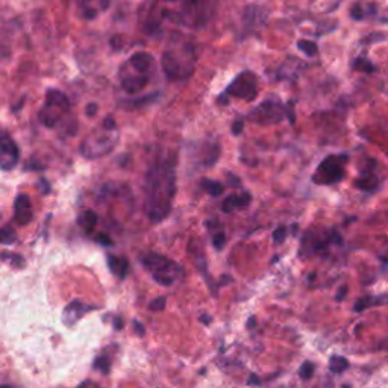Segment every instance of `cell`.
Instances as JSON below:
<instances>
[{
    "label": "cell",
    "mask_w": 388,
    "mask_h": 388,
    "mask_svg": "<svg viewBox=\"0 0 388 388\" xmlns=\"http://www.w3.org/2000/svg\"><path fill=\"white\" fill-rule=\"evenodd\" d=\"M2 388H11V387H8V385H4V387H2Z\"/></svg>",
    "instance_id": "cell-44"
},
{
    "label": "cell",
    "mask_w": 388,
    "mask_h": 388,
    "mask_svg": "<svg viewBox=\"0 0 388 388\" xmlns=\"http://www.w3.org/2000/svg\"><path fill=\"white\" fill-rule=\"evenodd\" d=\"M165 297L161 296V297H156V299H154L151 302V305H149V308H151L152 311H163L165 308Z\"/></svg>",
    "instance_id": "cell-26"
},
{
    "label": "cell",
    "mask_w": 388,
    "mask_h": 388,
    "mask_svg": "<svg viewBox=\"0 0 388 388\" xmlns=\"http://www.w3.org/2000/svg\"><path fill=\"white\" fill-rule=\"evenodd\" d=\"M349 161L347 155H331L325 158L317 167V172L313 176V181L320 185H331L340 182L344 177V165Z\"/></svg>",
    "instance_id": "cell-3"
},
{
    "label": "cell",
    "mask_w": 388,
    "mask_h": 388,
    "mask_svg": "<svg viewBox=\"0 0 388 388\" xmlns=\"http://www.w3.org/2000/svg\"><path fill=\"white\" fill-rule=\"evenodd\" d=\"M2 258H4V260L5 261H11V263H14L17 267H22L23 264H25V260H23V258L22 256H18V255H11V254H2Z\"/></svg>",
    "instance_id": "cell-29"
},
{
    "label": "cell",
    "mask_w": 388,
    "mask_h": 388,
    "mask_svg": "<svg viewBox=\"0 0 388 388\" xmlns=\"http://www.w3.org/2000/svg\"><path fill=\"white\" fill-rule=\"evenodd\" d=\"M18 156H20L18 147L13 142V138L9 137L6 132H4L2 140H0V158H2V161H0V167H2V170L8 172V170H11L13 167H15L18 163Z\"/></svg>",
    "instance_id": "cell-5"
},
{
    "label": "cell",
    "mask_w": 388,
    "mask_h": 388,
    "mask_svg": "<svg viewBox=\"0 0 388 388\" xmlns=\"http://www.w3.org/2000/svg\"><path fill=\"white\" fill-rule=\"evenodd\" d=\"M161 67L165 73V76L168 79H172V81H177V79H182L184 76H188L184 68L181 65V61H179L177 56L170 52V51H165L161 56Z\"/></svg>",
    "instance_id": "cell-8"
},
{
    "label": "cell",
    "mask_w": 388,
    "mask_h": 388,
    "mask_svg": "<svg viewBox=\"0 0 388 388\" xmlns=\"http://www.w3.org/2000/svg\"><path fill=\"white\" fill-rule=\"evenodd\" d=\"M251 199L252 197L249 193H243L242 196L231 194L223 201L222 210H223V213H232L234 210H237V208H246L249 205V202H251Z\"/></svg>",
    "instance_id": "cell-11"
},
{
    "label": "cell",
    "mask_w": 388,
    "mask_h": 388,
    "mask_svg": "<svg viewBox=\"0 0 388 388\" xmlns=\"http://www.w3.org/2000/svg\"><path fill=\"white\" fill-rule=\"evenodd\" d=\"M94 367L101 370L104 375H108V372H109V363L106 358H97V360L94 361Z\"/></svg>",
    "instance_id": "cell-28"
},
{
    "label": "cell",
    "mask_w": 388,
    "mask_h": 388,
    "mask_svg": "<svg viewBox=\"0 0 388 388\" xmlns=\"http://www.w3.org/2000/svg\"><path fill=\"white\" fill-rule=\"evenodd\" d=\"M243 127H244V122H243V120H237V122L232 125V132H234V135H240L242 131H243Z\"/></svg>",
    "instance_id": "cell-36"
},
{
    "label": "cell",
    "mask_w": 388,
    "mask_h": 388,
    "mask_svg": "<svg viewBox=\"0 0 388 388\" xmlns=\"http://www.w3.org/2000/svg\"><path fill=\"white\" fill-rule=\"evenodd\" d=\"M351 15H352L355 20H361V18L364 17V14H363V11H361V6H360V5H355V6L352 8Z\"/></svg>",
    "instance_id": "cell-35"
},
{
    "label": "cell",
    "mask_w": 388,
    "mask_h": 388,
    "mask_svg": "<svg viewBox=\"0 0 388 388\" xmlns=\"http://www.w3.org/2000/svg\"><path fill=\"white\" fill-rule=\"evenodd\" d=\"M355 185L363 192H373L375 188L380 185V182H377V177L375 175L364 173L360 179H356Z\"/></svg>",
    "instance_id": "cell-19"
},
{
    "label": "cell",
    "mask_w": 388,
    "mask_h": 388,
    "mask_svg": "<svg viewBox=\"0 0 388 388\" xmlns=\"http://www.w3.org/2000/svg\"><path fill=\"white\" fill-rule=\"evenodd\" d=\"M297 47L308 56H314L318 52L317 44L314 42H310V39H299V42H297Z\"/></svg>",
    "instance_id": "cell-22"
},
{
    "label": "cell",
    "mask_w": 388,
    "mask_h": 388,
    "mask_svg": "<svg viewBox=\"0 0 388 388\" xmlns=\"http://www.w3.org/2000/svg\"><path fill=\"white\" fill-rule=\"evenodd\" d=\"M17 240L15 231L11 230V226H5L2 230V243L4 244H13Z\"/></svg>",
    "instance_id": "cell-23"
},
{
    "label": "cell",
    "mask_w": 388,
    "mask_h": 388,
    "mask_svg": "<svg viewBox=\"0 0 388 388\" xmlns=\"http://www.w3.org/2000/svg\"><path fill=\"white\" fill-rule=\"evenodd\" d=\"M132 326H134V331L137 332L138 337H143V335L146 334L144 326H143L140 322H138V320H134V322H132Z\"/></svg>",
    "instance_id": "cell-34"
},
{
    "label": "cell",
    "mask_w": 388,
    "mask_h": 388,
    "mask_svg": "<svg viewBox=\"0 0 388 388\" xmlns=\"http://www.w3.org/2000/svg\"><path fill=\"white\" fill-rule=\"evenodd\" d=\"M225 242H226V235L223 232H218L213 237V244L215 249H218V251H220V249H223L225 246Z\"/></svg>",
    "instance_id": "cell-30"
},
{
    "label": "cell",
    "mask_w": 388,
    "mask_h": 388,
    "mask_svg": "<svg viewBox=\"0 0 388 388\" xmlns=\"http://www.w3.org/2000/svg\"><path fill=\"white\" fill-rule=\"evenodd\" d=\"M38 118L39 122H42L46 127H55L59 122V118H61V114L55 113V108H47L44 106L42 111L38 113Z\"/></svg>",
    "instance_id": "cell-17"
},
{
    "label": "cell",
    "mask_w": 388,
    "mask_h": 388,
    "mask_svg": "<svg viewBox=\"0 0 388 388\" xmlns=\"http://www.w3.org/2000/svg\"><path fill=\"white\" fill-rule=\"evenodd\" d=\"M96 242L101 243L102 246H113L114 244L111 238H109V235H106V234H97Z\"/></svg>",
    "instance_id": "cell-31"
},
{
    "label": "cell",
    "mask_w": 388,
    "mask_h": 388,
    "mask_svg": "<svg viewBox=\"0 0 388 388\" xmlns=\"http://www.w3.org/2000/svg\"><path fill=\"white\" fill-rule=\"evenodd\" d=\"M176 190L175 158L156 161L146 176L147 214L152 222H161L170 213Z\"/></svg>",
    "instance_id": "cell-1"
},
{
    "label": "cell",
    "mask_w": 388,
    "mask_h": 388,
    "mask_svg": "<svg viewBox=\"0 0 388 388\" xmlns=\"http://www.w3.org/2000/svg\"><path fill=\"white\" fill-rule=\"evenodd\" d=\"M77 223H79V226L84 227L85 232L89 234L94 230V226L97 225V214L92 210H85L77 215Z\"/></svg>",
    "instance_id": "cell-18"
},
{
    "label": "cell",
    "mask_w": 388,
    "mask_h": 388,
    "mask_svg": "<svg viewBox=\"0 0 388 388\" xmlns=\"http://www.w3.org/2000/svg\"><path fill=\"white\" fill-rule=\"evenodd\" d=\"M265 20V11L263 8L251 5L244 9V22L247 26H254L255 25H261Z\"/></svg>",
    "instance_id": "cell-14"
},
{
    "label": "cell",
    "mask_w": 388,
    "mask_h": 388,
    "mask_svg": "<svg viewBox=\"0 0 388 388\" xmlns=\"http://www.w3.org/2000/svg\"><path fill=\"white\" fill-rule=\"evenodd\" d=\"M129 61H131L132 67L135 68L137 72H140V73H146L149 68H151L152 63H154V58L146 54V52H135L131 59H129Z\"/></svg>",
    "instance_id": "cell-15"
},
{
    "label": "cell",
    "mask_w": 388,
    "mask_h": 388,
    "mask_svg": "<svg viewBox=\"0 0 388 388\" xmlns=\"http://www.w3.org/2000/svg\"><path fill=\"white\" fill-rule=\"evenodd\" d=\"M142 264L152 273L155 282L168 287L184 275L182 267L172 261L170 258L159 254H144L142 255Z\"/></svg>",
    "instance_id": "cell-2"
},
{
    "label": "cell",
    "mask_w": 388,
    "mask_h": 388,
    "mask_svg": "<svg viewBox=\"0 0 388 388\" xmlns=\"http://www.w3.org/2000/svg\"><path fill=\"white\" fill-rule=\"evenodd\" d=\"M104 127L108 129V131H114V129H115L114 118L113 117H106L105 120H104Z\"/></svg>",
    "instance_id": "cell-37"
},
{
    "label": "cell",
    "mask_w": 388,
    "mask_h": 388,
    "mask_svg": "<svg viewBox=\"0 0 388 388\" xmlns=\"http://www.w3.org/2000/svg\"><path fill=\"white\" fill-rule=\"evenodd\" d=\"M258 384H261L260 380H258V376L251 375V377H249V385H258Z\"/></svg>",
    "instance_id": "cell-40"
},
{
    "label": "cell",
    "mask_w": 388,
    "mask_h": 388,
    "mask_svg": "<svg viewBox=\"0 0 388 388\" xmlns=\"http://www.w3.org/2000/svg\"><path fill=\"white\" fill-rule=\"evenodd\" d=\"M201 185H202L204 190L208 192V194L213 196V197H218L220 194H223V192H225V187L220 182L211 181V179H202Z\"/></svg>",
    "instance_id": "cell-20"
},
{
    "label": "cell",
    "mask_w": 388,
    "mask_h": 388,
    "mask_svg": "<svg viewBox=\"0 0 388 388\" xmlns=\"http://www.w3.org/2000/svg\"><path fill=\"white\" fill-rule=\"evenodd\" d=\"M44 106L47 108H55V109H61V111L67 113L68 108H70V102L64 93L58 92V89L52 88L46 93V104Z\"/></svg>",
    "instance_id": "cell-10"
},
{
    "label": "cell",
    "mask_w": 388,
    "mask_h": 388,
    "mask_svg": "<svg viewBox=\"0 0 388 388\" xmlns=\"http://www.w3.org/2000/svg\"><path fill=\"white\" fill-rule=\"evenodd\" d=\"M201 320H202V323L210 325V323H211V317H210V315H202V317H201Z\"/></svg>",
    "instance_id": "cell-43"
},
{
    "label": "cell",
    "mask_w": 388,
    "mask_h": 388,
    "mask_svg": "<svg viewBox=\"0 0 388 388\" xmlns=\"http://www.w3.org/2000/svg\"><path fill=\"white\" fill-rule=\"evenodd\" d=\"M82 13H84L82 14L84 18H87V20H93V18L97 17V11H96V9H92V8H84Z\"/></svg>",
    "instance_id": "cell-33"
},
{
    "label": "cell",
    "mask_w": 388,
    "mask_h": 388,
    "mask_svg": "<svg viewBox=\"0 0 388 388\" xmlns=\"http://www.w3.org/2000/svg\"><path fill=\"white\" fill-rule=\"evenodd\" d=\"M344 294H346V287H343L342 290H340V293H338V296H337V301H342L343 297H344Z\"/></svg>",
    "instance_id": "cell-42"
},
{
    "label": "cell",
    "mask_w": 388,
    "mask_h": 388,
    "mask_svg": "<svg viewBox=\"0 0 388 388\" xmlns=\"http://www.w3.org/2000/svg\"><path fill=\"white\" fill-rule=\"evenodd\" d=\"M347 367H349V361L346 360L343 356L334 355L330 361V369L332 373H343Z\"/></svg>",
    "instance_id": "cell-21"
},
{
    "label": "cell",
    "mask_w": 388,
    "mask_h": 388,
    "mask_svg": "<svg viewBox=\"0 0 388 388\" xmlns=\"http://www.w3.org/2000/svg\"><path fill=\"white\" fill-rule=\"evenodd\" d=\"M147 85V77L146 75H135V76H127L122 81V88L127 94H135Z\"/></svg>",
    "instance_id": "cell-12"
},
{
    "label": "cell",
    "mask_w": 388,
    "mask_h": 388,
    "mask_svg": "<svg viewBox=\"0 0 388 388\" xmlns=\"http://www.w3.org/2000/svg\"><path fill=\"white\" fill-rule=\"evenodd\" d=\"M94 310V306H87L85 303L79 302V301H73L68 303L65 308H64V314H63V320L67 326H72L75 325L79 318H81L85 313Z\"/></svg>",
    "instance_id": "cell-9"
},
{
    "label": "cell",
    "mask_w": 388,
    "mask_h": 388,
    "mask_svg": "<svg viewBox=\"0 0 388 388\" xmlns=\"http://www.w3.org/2000/svg\"><path fill=\"white\" fill-rule=\"evenodd\" d=\"M285 237H287V227H285V226L276 227L275 232H273V240H275V243H284Z\"/></svg>",
    "instance_id": "cell-27"
},
{
    "label": "cell",
    "mask_w": 388,
    "mask_h": 388,
    "mask_svg": "<svg viewBox=\"0 0 388 388\" xmlns=\"http://www.w3.org/2000/svg\"><path fill=\"white\" fill-rule=\"evenodd\" d=\"M34 211H32V205H31V199H29L27 194L20 193L15 201H14V218L15 222L20 226L29 225L32 222Z\"/></svg>",
    "instance_id": "cell-7"
},
{
    "label": "cell",
    "mask_w": 388,
    "mask_h": 388,
    "mask_svg": "<svg viewBox=\"0 0 388 388\" xmlns=\"http://www.w3.org/2000/svg\"><path fill=\"white\" fill-rule=\"evenodd\" d=\"M355 68H358V70H363L365 73H370L375 70V67L370 61H367V59H363V58H358L355 59V64H353Z\"/></svg>",
    "instance_id": "cell-24"
},
{
    "label": "cell",
    "mask_w": 388,
    "mask_h": 388,
    "mask_svg": "<svg viewBox=\"0 0 388 388\" xmlns=\"http://www.w3.org/2000/svg\"><path fill=\"white\" fill-rule=\"evenodd\" d=\"M254 325H256V318H255V317H251V318H249V323H247L249 330H252Z\"/></svg>",
    "instance_id": "cell-41"
},
{
    "label": "cell",
    "mask_w": 388,
    "mask_h": 388,
    "mask_svg": "<svg viewBox=\"0 0 388 388\" xmlns=\"http://www.w3.org/2000/svg\"><path fill=\"white\" fill-rule=\"evenodd\" d=\"M227 93L235 97L244 99V101L251 102L258 94V87H256V76L252 72H243L238 75L231 85L227 87Z\"/></svg>",
    "instance_id": "cell-4"
},
{
    "label": "cell",
    "mask_w": 388,
    "mask_h": 388,
    "mask_svg": "<svg viewBox=\"0 0 388 388\" xmlns=\"http://www.w3.org/2000/svg\"><path fill=\"white\" fill-rule=\"evenodd\" d=\"M39 184H42V187H43V193H44V194H47L49 192H51V185H49V184L44 181V179H39Z\"/></svg>",
    "instance_id": "cell-39"
},
{
    "label": "cell",
    "mask_w": 388,
    "mask_h": 388,
    "mask_svg": "<svg viewBox=\"0 0 388 388\" xmlns=\"http://www.w3.org/2000/svg\"><path fill=\"white\" fill-rule=\"evenodd\" d=\"M284 111L285 109H282L281 104L268 101L264 102L261 106H258L256 111L252 113L251 117L258 120V123H277L282 120Z\"/></svg>",
    "instance_id": "cell-6"
},
{
    "label": "cell",
    "mask_w": 388,
    "mask_h": 388,
    "mask_svg": "<svg viewBox=\"0 0 388 388\" xmlns=\"http://www.w3.org/2000/svg\"><path fill=\"white\" fill-rule=\"evenodd\" d=\"M108 265L109 268H111V272L114 275H117L120 280H123V277H126L127 275V270H129V261L127 258L125 256H115V255H109L108 256Z\"/></svg>",
    "instance_id": "cell-13"
},
{
    "label": "cell",
    "mask_w": 388,
    "mask_h": 388,
    "mask_svg": "<svg viewBox=\"0 0 388 388\" xmlns=\"http://www.w3.org/2000/svg\"><path fill=\"white\" fill-rule=\"evenodd\" d=\"M301 377L302 380H311L313 375H314V364L310 363V361H306L302 364L301 367V372H299Z\"/></svg>",
    "instance_id": "cell-25"
},
{
    "label": "cell",
    "mask_w": 388,
    "mask_h": 388,
    "mask_svg": "<svg viewBox=\"0 0 388 388\" xmlns=\"http://www.w3.org/2000/svg\"><path fill=\"white\" fill-rule=\"evenodd\" d=\"M388 303V294L384 296H365L363 299L356 301L355 303V311H364L365 308L369 306H376V305H387Z\"/></svg>",
    "instance_id": "cell-16"
},
{
    "label": "cell",
    "mask_w": 388,
    "mask_h": 388,
    "mask_svg": "<svg viewBox=\"0 0 388 388\" xmlns=\"http://www.w3.org/2000/svg\"><path fill=\"white\" fill-rule=\"evenodd\" d=\"M97 104L94 102H89L87 106H85V115L89 117V118H93L96 114H97Z\"/></svg>",
    "instance_id": "cell-32"
},
{
    "label": "cell",
    "mask_w": 388,
    "mask_h": 388,
    "mask_svg": "<svg viewBox=\"0 0 388 388\" xmlns=\"http://www.w3.org/2000/svg\"><path fill=\"white\" fill-rule=\"evenodd\" d=\"M114 330H115V331L123 330V320H122L120 317H115V318H114Z\"/></svg>",
    "instance_id": "cell-38"
}]
</instances>
